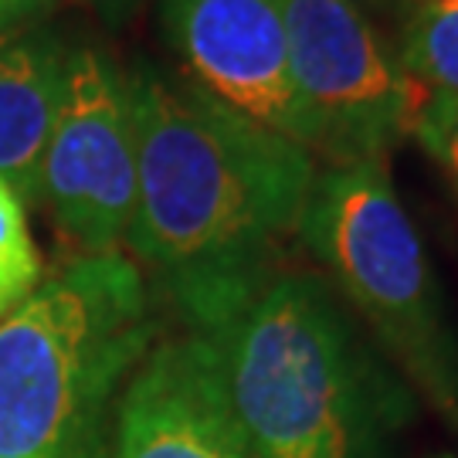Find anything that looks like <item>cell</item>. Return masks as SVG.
I'll use <instances>...</instances> for the list:
<instances>
[{
  "label": "cell",
  "instance_id": "1",
  "mask_svg": "<svg viewBox=\"0 0 458 458\" xmlns=\"http://www.w3.org/2000/svg\"><path fill=\"white\" fill-rule=\"evenodd\" d=\"M136 208L126 245L191 333L225 329L278 276L299 234L316 157L187 79L136 65Z\"/></svg>",
  "mask_w": 458,
  "mask_h": 458
},
{
  "label": "cell",
  "instance_id": "2",
  "mask_svg": "<svg viewBox=\"0 0 458 458\" xmlns=\"http://www.w3.org/2000/svg\"><path fill=\"white\" fill-rule=\"evenodd\" d=\"M211 344L255 458H391L408 391L329 282L278 272Z\"/></svg>",
  "mask_w": 458,
  "mask_h": 458
},
{
  "label": "cell",
  "instance_id": "3",
  "mask_svg": "<svg viewBox=\"0 0 458 458\" xmlns=\"http://www.w3.org/2000/svg\"><path fill=\"white\" fill-rule=\"evenodd\" d=\"M157 344L126 251L75 255L0 319V458H109L119 397Z\"/></svg>",
  "mask_w": 458,
  "mask_h": 458
},
{
  "label": "cell",
  "instance_id": "4",
  "mask_svg": "<svg viewBox=\"0 0 458 458\" xmlns=\"http://www.w3.org/2000/svg\"><path fill=\"white\" fill-rule=\"evenodd\" d=\"M299 238L401 374L458 431V340L387 160L316 174Z\"/></svg>",
  "mask_w": 458,
  "mask_h": 458
},
{
  "label": "cell",
  "instance_id": "5",
  "mask_svg": "<svg viewBox=\"0 0 458 458\" xmlns=\"http://www.w3.org/2000/svg\"><path fill=\"white\" fill-rule=\"evenodd\" d=\"M289 65L329 166L387 160L431 89L414 82L346 0H282Z\"/></svg>",
  "mask_w": 458,
  "mask_h": 458
},
{
  "label": "cell",
  "instance_id": "6",
  "mask_svg": "<svg viewBox=\"0 0 458 458\" xmlns=\"http://www.w3.org/2000/svg\"><path fill=\"white\" fill-rule=\"evenodd\" d=\"M41 204L79 255L123 251L136 208L130 75L98 48H68L41 164Z\"/></svg>",
  "mask_w": 458,
  "mask_h": 458
},
{
  "label": "cell",
  "instance_id": "7",
  "mask_svg": "<svg viewBox=\"0 0 458 458\" xmlns=\"http://www.w3.org/2000/svg\"><path fill=\"white\" fill-rule=\"evenodd\" d=\"M164 34L197 92L323 153L293 79L282 0H164Z\"/></svg>",
  "mask_w": 458,
  "mask_h": 458
},
{
  "label": "cell",
  "instance_id": "8",
  "mask_svg": "<svg viewBox=\"0 0 458 458\" xmlns=\"http://www.w3.org/2000/svg\"><path fill=\"white\" fill-rule=\"evenodd\" d=\"M109 458H255L211 336L157 340L119 397Z\"/></svg>",
  "mask_w": 458,
  "mask_h": 458
},
{
  "label": "cell",
  "instance_id": "9",
  "mask_svg": "<svg viewBox=\"0 0 458 458\" xmlns=\"http://www.w3.org/2000/svg\"><path fill=\"white\" fill-rule=\"evenodd\" d=\"M65 55L48 28L0 38V181L24 204H41V164L62 102Z\"/></svg>",
  "mask_w": 458,
  "mask_h": 458
},
{
  "label": "cell",
  "instance_id": "10",
  "mask_svg": "<svg viewBox=\"0 0 458 458\" xmlns=\"http://www.w3.org/2000/svg\"><path fill=\"white\" fill-rule=\"evenodd\" d=\"M397 62L431 92L458 96V0H414Z\"/></svg>",
  "mask_w": 458,
  "mask_h": 458
},
{
  "label": "cell",
  "instance_id": "11",
  "mask_svg": "<svg viewBox=\"0 0 458 458\" xmlns=\"http://www.w3.org/2000/svg\"><path fill=\"white\" fill-rule=\"evenodd\" d=\"M45 268L28 228V204L0 181V319L41 285Z\"/></svg>",
  "mask_w": 458,
  "mask_h": 458
},
{
  "label": "cell",
  "instance_id": "12",
  "mask_svg": "<svg viewBox=\"0 0 458 458\" xmlns=\"http://www.w3.org/2000/svg\"><path fill=\"white\" fill-rule=\"evenodd\" d=\"M414 136L458 191V96L428 92L421 115L414 123Z\"/></svg>",
  "mask_w": 458,
  "mask_h": 458
},
{
  "label": "cell",
  "instance_id": "13",
  "mask_svg": "<svg viewBox=\"0 0 458 458\" xmlns=\"http://www.w3.org/2000/svg\"><path fill=\"white\" fill-rule=\"evenodd\" d=\"M65 0H0V38L41 28Z\"/></svg>",
  "mask_w": 458,
  "mask_h": 458
},
{
  "label": "cell",
  "instance_id": "14",
  "mask_svg": "<svg viewBox=\"0 0 458 458\" xmlns=\"http://www.w3.org/2000/svg\"><path fill=\"white\" fill-rule=\"evenodd\" d=\"M75 4H82L85 11L96 17V21H102L106 28L123 31L126 24L136 21V14L143 11L147 0H75Z\"/></svg>",
  "mask_w": 458,
  "mask_h": 458
},
{
  "label": "cell",
  "instance_id": "15",
  "mask_svg": "<svg viewBox=\"0 0 458 458\" xmlns=\"http://www.w3.org/2000/svg\"><path fill=\"white\" fill-rule=\"evenodd\" d=\"M346 4H350V7H357V11H360V14L367 17V21H370V17L401 14V11L408 14L414 0H346Z\"/></svg>",
  "mask_w": 458,
  "mask_h": 458
},
{
  "label": "cell",
  "instance_id": "16",
  "mask_svg": "<svg viewBox=\"0 0 458 458\" xmlns=\"http://www.w3.org/2000/svg\"><path fill=\"white\" fill-rule=\"evenodd\" d=\"M438 458H448V455H438Z\"/></svg>",
  "mask_w": 458,
  "mask_h": 458
}]
</instances>
